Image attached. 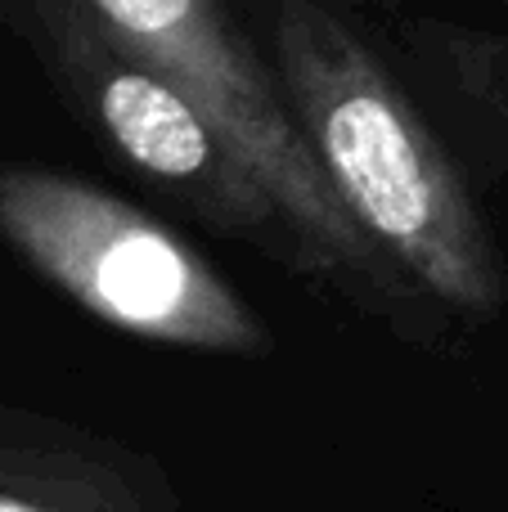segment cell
<instances>
[{
    "instance_id": "obj_1",
    "label": "cell",
    "mask_w": 508,
    "mask_h": 512,
    "mask_svg": "<svg viewBox=\"0 0 508 512\" xmlns=\"http://www.w3.org/2000/svg\"><path fill=\"white\" fill-rule=\"evenodd\" d=\"M275 81L342 212L396 279L450 310L495 315L508 279L473 189L360 27L315 0H284Z\"/></svg>"
},
{
    "instance_id": "obj_2",
    "label": "cell",
    "mask_w": 508,
    "mask_h": 512,
    "mask_svg": "<svg viewBox=\"0 0 508 512\" xmlns=\"http://www.w3.org/2000/svg\"><path fill=\"white\" fill-rule=\"evenodd\" d=\"M86 9L122 50L162 72L198 108L234 167L275 207L302 279L405 324L414 292L342 212L275 72L225 9L207 0H86Z\"/></svg>"
},
{
    "instance_id": "obj_3",
    "label": "cell",
    "mask_w": 508,
    "mask_h": 512,
    "mask_svg": "<svg viewBox=\"0 0 508 512\" xmlns=\"http://www.w3.org/2000/svg\"><path fill=\"white\" fill-rule=\"evenodd\" d=\"M0 239L117 333L212 355L270 351V328L171 225L36 162H0Z\"/></svg>"
},
{
    "instance_id": "obj_4",
    "label": "cell",
    "mask_w": 508,
    "mask_h": 512,
    "mask_svg": "<svg viewBox=\"0 0 508 512\" xmlns=\"http://www.w3.org/2000/svg\"><path fill=\"white\" fill-rule=\"evenodd\" d=\"M5 14L27 32L68 108L126 171L203 225L257 243L293 270V248L266 194L234 167L198 108L95 23L86 0H36Z\"/></svg>"
},
{
    "instance_id": "obj_5",
    "label": "cell",
    "mask_w": 508,
    "mask_h": 512,
    "mask_svg": "<svg viewBox=\"0 0 508 512\" xmlns=\"http://www.w3.org/2000/svg\"><path fill=\"white\" fill-rule=\"evenodd\" d=\"M0 512H185L153 454L41 409L0 405Z\"/></svg>"
},
{
    "instance_id": "obj_6",
    "label": "cell",
    "mask_w": 508,
    "mask_h": 512,
    "mask_svg": "<svg viewBox=\"0 0 508 512\" xmlns=\"http://www.w3.org/2000/svg\"><path fill=\"white\" fill-rule=\"evenodd\" d=\"M401 41L414 68L441 86L446 104H455L486 140L508 144V32L405 18Z\"/></svg>"
}]
</instances>
